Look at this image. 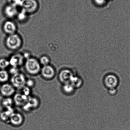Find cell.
<instances>
[{
    "instance_id": "obj_12",
    "label": "cell",
    "mask_w": 130,
    "mask_h": 130,
    "mask_svg": "<svg viewBox=\"0 0 130 130\" xmlns=\"http://www.w3.org/2000/svg\"><path fill=\"white\" fill-rule=\"evenodd\" d=\"M23 55L20 54H16L11 57L10 60V65L11 67H18L23 63L24 59Z\"/></svg>"
},
{
    "instance_id": "obj_13",
    "label": "cell",
    "mask_w": 130,
    "mask_h": 130,
    "mask_svg": "<svg viewBox=\"0 0 130 130\" xmlns=\"http://www.w3.org/2000/svg\"><path fill=\"white\" fill-rule=\"evenodd\" d=\"M4 31L8 35L15 34L17 30V26L13 21H6L3 26Z\"/></svg>"
},
{
    "instance_id": "obj_18",
    "label": "cell",
    "mask_w": 130,
    "mask_h": 130,
    "mask_svg": "<svg viewBox=\"0 0 130 130\" xmlns=\"http://www.w3.org/2000/svg\"><path fill=\"white\" fill-rule=\"evenodd\" d=\"M69 83H70L75 89V88H79L81 87L83 84L82 83L83 81L81 78H79L77 76L74 75L72 77Z\"/></svg>"
},
{
    "instance_id": "obj_31",
    "label": "cell",
    "mask_w": 130,
    "mask_h": 130,
    "mask_svg": "<svg viewBox=\"0 0 130 130\" xmlns=\"http://www.w3.org/2000/svg\"><path fill=\"white\" fill-rule=\"evenodd\" d=\"M1 83H0V89H1Z\"/></svg>"
},
{
    "instance_id": "obj_19",
    "label": "cell",
    "mask_w": 130,
    "mask_h": 130,
    "mask_svg": "<svg viewBox=\"0 0 130 130\" xmlns=\"http://www.w3.org/2000/svg\"><path fill=\"white\" fill-rule=\"evenodd\" d=\"M9 79V74L5 69L0 70V83H7Z\"/></svg>"
},
{
    "instance_id": "obj_30",
    "label": "cell",
    "mask_w": 130,
    "mask_h": 130,
    "mask_svg": "<svg viewBox=\"0 0 130 130\" xmlns=\"http://www.w3.org/2000/svg\"><path fill=\"white\" fill-rule=\"evenodd\" d=\"M107 1H108H108H113V0H107Z\"/></svg>"
},
{
    "instance_id": "obj_16",
    "label": "cell",
    "mask_w": 130,
    "mask_h": 130,
    "mask_svg": "<svg viewBox=\"0 0 130 130\" xmlns=\"http://www.w3.org/2000/svg\"><path fill=\"white\" fill-rule=\"evenodd\" d=\"M62 89L64 94L70 95L74 93L75 88L70 83H68L63 84Z\"/></svg>"
},
{
    "instance_id": "obj_15",
    "label": "cell",
    "mask_w": 130,
    "mask_h": 130,
    "mask_svg": "<svg viewBox=\"0 0 130 130\" xmlns=\"http://www.w3.org/2000/svg\"><path fill=\"white\" fill-rule=\"evenodd\" d=\"M18 12L17 7L9 4L6 6L4 9L5 15L10 18H13L17 16Z\"/></svg>"
},
{
    "instance_id": "obj_4",
    "label": "cell",
    "mask_w": 130,
    "mask_h": 130,
    "mask_svg": "<svg viewBox=\"0 0 130 130\" xmlns=\"http://www.w3.org/2000/svg\"><path fill=\"white\" fill-rule=\"evenodd\" d=\"M38 6L36 0H22L21 7L27 14L32 13L37 10Z\"/></svg>"
},
{
    "instance_id": "obj_26",
    "label": "cell",
    "mask_w": 130,
    "mask_h": 130,
    "mask_svg": "<svg viewBox=\"0 0 130 130\" xmlns=\"http://www.w3.org/2000/svg\"><path fill=\"white\" fill-rule=\"evenodd\" d=\"M9 5L15 6L16 7H21L22 3V0H8Z\"/></svg>"
},
{
    "instance_id": "obj_8",
    "label": "cell",
    "mask_w": 130,
    "mask_h": 130,
    "mask_svg": "<svg viewBox=\"0 0 130 130\" xmlns=\"http://www.w3.org/2000/svg\"><path fill=\"white\" fill-rule=\"evenodd\" d=\"M16 89L11 83H3L1 85L0 94L4 98L11 97L15 94Z\"/></svg>"
},
{
    "instance_id": "obj_10",
    "label": "cell",
    "mask_w": 130,
    "mask_h": 130,
    "mask_svg": "<svg viewBox=\"0 0 130 130\" xmlns=\"http://www.w3.org/2000/svg\"><path fill=\"white\" fill-rule=\"evenodd\" d=\"M73 75L72 71L70 69H63L59 73L58 79L63 84L69 83Z\"/></svg>"
},
{
    "instance_id": "obj_28",
    "label": "cell",
    "mask_w": 130,
    "mask_h": 130,
    "mask_svg": "<svg viewBox=\"0 0 130 130\" xmlns=\"http://www.w3.org/2000/svg\"><path fill=\"white\" fill-rule=\"evenodd\" d=\"M108 93L111 95H114L117 93V90L116 89H111L108 90Z\"/></svg>"
},
{
    "instance_id": "obj_20",
    "label": "cell",
    "mask_w": 130,
    "mask_h": 130,
    "mask_svg": "<svg viewBox=\"0 0 130 130\" xmlns=\"http://www.w3.org/2000/svg\"><path fill=\"white\" fill-rule=\"evenodd\" d=\"M10 66L9 60L5 58L0 59V69H5Z\"/></svg>"
},
{
    "instance_id": "obj_3",
    "label": "cell",
    "mask_w": 130,
    "mask_h": 130,
    "mask_svg": "<svg viewBox=\"0 0 130 130\" xmlns=\"http://www.w3.org/2000/svg\"><path fill=\"white\" fill-rule=\"evenodd\" d=\"M26 79L25 74L19 72L12 75L11 83L16 89H21L26 85Z\"/></svg>"
},
{
    "instance_id": "obj_17",
    "label": "cell",
    "mask_w": 130,
    "mask_h": 130,
    "mask_svg": "<svg viewBox=\"0 0 130 130\" xmlns=\"http://www.w3.org/2000/svg\"><path fill=\"white\" fill-rule=\"evenodd\" d=\"M1 104L2 107L4 108H13V106L14 104L13 98L11 97L4 98L2 100Z\"/></svg>"
},
{
    "instance_id": "obj_32",
    "label": "cell",
    "mask_w": 130,
    "mask_h": 130,
    "mask_svg": "<svg viewBox=\"0 0 130 130\" xmlns=\"http://www.w3.org/2000/svg\"><path fill=\"white\" fill-rule=\"evenodd\" d=\"M0 70H1V69H0Z\"/></svg>"
},
{
    "instance_id": "obj_21",
    "label": "cell",
    "mask_w": 130,
    "mask_h": 130,
    "mask_svg": "<svg viewBox=\"0 0 130 130\" xmlns=\"http://www.w3.org/2000/svg\"><path fill=\"white\" fill-rule=\"evenodd\" d=\"M50 60L48 57L46 56H42L40 59V64L43 66L50 65Z\"/></svg>"
},
{
    "instance_id": "obj_24",
    "label": "cell",
    "mask_w": 130,
    "mask_h": 130,
    "mask_svg": "<svg viewBox=\"0 0 130 130\" xmlns=\"http://www.w3.org/2000/svg\"><path fill=\"white\" fill-rule=\"evenodd\" d=\"M31 88L25 86L24 87L21 89V93L26 96L29 97L31 96L30 94H31Z\"/></svg>"
},
{
    "instance_id": "obj_29",
    "label": "cell",
    "mask_w": 130,
    "mask_h": 130,
    "mask_svg": "<svg viewBox=\"0 0 130 130\" xmlns=\"http://www.w3.org/2000/svg\"><path fill=\"white\" fill-rule=\"evenodd\" d=\"M24 57V58L26 59V60L27 59L30 58V54L28 53H25L23 55Z\"/></svg>"
},
{
    "instance_id": "obj_6",
    "label": "cell",
    "mask_w": 130,
    "mask_h": 130,
    "mask_svg": "<svg viewBox=\"0 0 130 130\" xmlns=\"http://www.w3.org/2000/svg\"><path fill=\"white\" fill-rule=\"evenodd\" d=\"M40 73L44 79L47 80L53 79L56 75L55 68L50 65L43 66Z\"/></svg>"
},
{
    "instance_id": "obj_11",
    "label": "cell",
    "mask_w": 130,
    "mask_h": 130,
    "mask_svg": "<svg viewBox=\"0 0 130 130\" xmlns=\"http://www.w3.org/2000/svg\"><path fill=\"white\" fill-rule=\"evenodd\" d=\"M28 97L21 93H15L13 98L14 104L17 106L22 107L27 103Z\"/></svg>"
},
{
    "instance_id": "obj_14",
    "label": "cell",
    "mask_w": 130,
    "mask_h": 130,
    "mask_svg": "<svg viewBox=\"0 0 130 130\" xmlns=\"http://www.w3.org/2000/svg\"><path fill=\"white\" fill-rule=\"evenodd\" d=\"M14 112L13 108H5L0 112V120L3 122L9 123L11 116Z\"/></svg>"
},
{
    "instance_id": "obj_5",
    "label": "cell",
    "mask_w": 130,
    "mask_h": 130,
    "mask_svg": "<svg viewBox=\"0 0 130 130\" xmlns=\"http://www.w3.org/2000/svg\"><path fill=\"white\" fill-rule=\"evenodd\" d=\"M40 104V101L37 97L30 96L27 103L22 108L25 111L30 112L38 108Z\"/></svg>"
},
{
    "instance_id": "obj_23",
    "label": "cell",
    "mask_w": 130,
    "mask_h": 130,
    "mask_svg": "<svg viewBox=\"0 0 130 130\" xmlns=\"http://www.w3.org/2000/svg\"><path fill=\"white\" fill-rule=\"evenodd\" d=\"M93 1L95 5L100 7H104L108 2L107 0H93Z\"/></svg>"
},
{
    "instance_id": "obj_7",
    "label": "cell",
    "mask_w": 130,
    "mask_h": 130,
    "mask_svg": "<svg viewBox=\"0 0 130 130\" xmlns=\"http://www.w3.org/2000/svg\"><path fill=\"white\" fill-rule=\"evenodd\" d=\"M103 82L105 86L108 89H116L119 84L118 78L113 74H109L106 75Z\"/></svg>"
},
{
    "instance_id": "obj_2",
    "label": "cell",
    "mask_w": 130,
    "mask_h": 130,
    "mask_svg": "<svg viewBox=\"0 0 130 130\" xmlns=\"http://www.w3.org/2000/svg\"><path fill=\"white\" fill-rule=\"evenodd\" d=\"M5 44L8 49L16 50L19 49L22 45V40L19 35L16 34L8 35L6 39Z\"/></svg>"
},
{
    "instance_id": "obj_25",
    "label": "cell",
    "mask_w": 130,
    "mask_h": 130,
    "mask_svg": "<svg viewBox=\"0 0 130 130\" xmlns=\"http://www.w3.org/2000/svg\"><path fill=\"white\" fill-rule=\"evenodd\" d=\"M35 80L31 78H29L26 79V85L28 87L31 88H33L35 86Z\"/></svg>"
},
{
    "instance_id": "obj_27",
    "label": "cell",
    "mask_w": 130,
    "mask_h": 130,
    "mask_svg": "<svg viewBox=\"0 0 130 130\" xmlns=\"http://www.w3.org/2000/svg\"><path fill=\"white\" fill-rule=\"evenodd\" d=\"M8 72L9 74H11L12 75L19 72V71L18 68L12 67L10 69Z\"/></svg>"
},
{
    "instance_id": "obj_22",
    "label": "cell",
    "mask_w": 130,
    "mask_h": 130,
    "mask_svg": "<svg viewBox=\"0 0 130 130\" xmlns=\"http://www.w3.org/2000/svg\"><path fill=\"white\" fill-rule=\"evenodd\" d=\"M27 14L24 11L21 10L20 12H18V13L16 17H17L18 19L21 21H25L27 18Z\"/></svg>"
},
{
    "instance_id": "obj_9",
    "label": "cell",
    "mask_w": 130,
    "mask_h": 130,
    "mask_svg": "<svg viewBox=\"0 0 130 130\" xmlns=\"http://www.w3.org/2000/svg\"><path fill=\"white\" fill-rule=\"evenodd\" d=\"M24 121L23 115L20 112L14 111L11 116L9 123L14 127H19L23 124Z\"/></svg>"
},
{
    "instance_id": "obj_1",
    "label": "cell",
    "mask_w": 130,
    "mask_h": 130,
    "mask_svg": "<svg viewBox=\"0 0 130 130\" xmlns=\"http://www.w3.org/2000/svg\"><path fill=\"white\" fill-rule=\"evenodd\" d=\"M25 69L26 72L30 75H37L40 73L41 64L36 59L30 58L26 60L25 62Z\"/></svg>"
}]
</instances>
